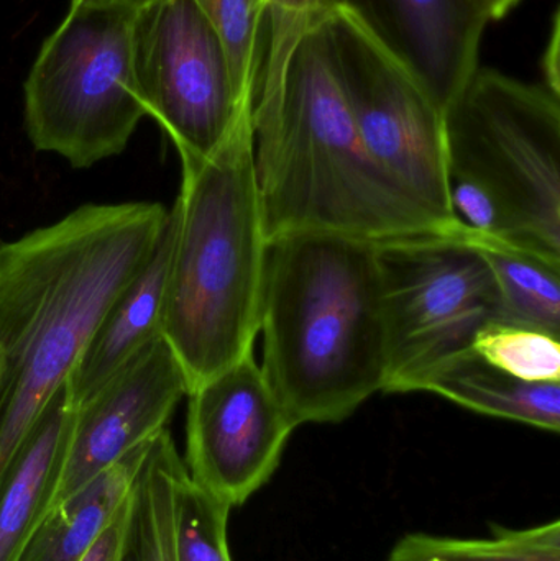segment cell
<instances>
[{"instance_id":"obj_1","label":"cell","mask_w":560,"mask_h":561,"mask_svg":"<svg viewBox=\"0 0 560 561\" xmlns=\"http://www.w3.org/2000/svg\"><path fill=\"white\" fill-rule=\"evenodd\" d=\"M319 9L266 10L268 46L252 112L266 242L295 232L378 243L454 236L372 160L325 53Z\"/></svg>"},{"instance_id":"obj_2","label":"cell","mask_w":560,"mask_h":561,"mask_svg":"<svg viewBox=\"0 0 560 561\" xmlns=\"http://www.w3.org/2000/svg\"><path fill=\"white\" fill-rule=\"evenodd\" d=\"M168 220L157 203L88 204L0 242V473Z\"/></svg>"},{"instance_id":"obj_3","label":"cell","mask_w":560,"mask_h":561,"mask_svg":"<svg viewBox=\"0 0 560 561\" xmlns=\"http://www.w3.org/2000/svg\"><path fill=\"white\" fill-rule=\"evenodd\" d=\"M260 365L296 427L339 424L387 378L378 242L295 232L268 242Z\"/></svg>"},{"instance_id":"obj_4","label":"cell","mask_w":560,"mask_h":561,"mask_svg":"<svg viewBox=\"0 0 560 561\" xmlns=\"http://www.w3.org/2000/svg\"><path fill=\"white\" fill-rule=\"evenodd\" d=\"M164 293L163 339L187 392L252 355L260 332L266 242L252 117L206 160L181 161Z\"/></svg>"},{"instance_id":"obj_5","label":"cell","mask_w":560,"mask_h":561,"mask_svg":"<svg viewBox=\"0 0 560 561\" xmlns=\"http://www.w3.org/2000/svg\"><path fill=\"white\" fill-rule=\"evenodd\" d=\"M449 181L487 191L515 249L560 263V104L545 84L473 72L444 112Z\"/></svg>"},{"instance_id":"obj_6","label":"cell","mask_w":560,"mask_h":561,"mask_svg":"<svg viewBox=\"0 0 560 561\" xmlns=\"http://www.w3.org/2000/svg\"><path fill=\"white\" fill-rule=\"evenodd\" d=\"M135 15L71 7L43 43L25 81V127L36 150L72 168L125 150L147 115L134 69Z\"/></svg>"},{"instance_id":"obj_7","label":"cell","mask_w":560,"mask_h":561,"mask_svg":"<svg viewBox=\"0 0 560 561\" xmlns=\"http://www.w3.org/2000/svg\"><path fill=\"white\" fill-rule=\"evenodd\" d=\"M325 53L355 127L377 167L454 236L444 112L357 19L321 5Z\"/></svg>"},{"instance_id":"obj_8","label":"cell","mask_w":560,"mask_h":561,"mask_svg":"<svg viewBox=\"0 0 560 561\" xmlns=\"http://www.w3.org/2000/svg\"><path fill=\"white\" fill-rule=\"evenodd\" d=\"M387 323L384 392H413L437 363L466 352L499 322L495 276L479 250L447 236L378 243Z\"/></svg>"},{"instance_id":"obj_9","label":"cell","mask_w":560,"mask_h":561,"mask_svg":"<svg viewBox=\"0 0 560 561\" xmlns=\"http://www.w3.org/2000/svg\"><path fill=\"white\" fill-rule=\"evenodd\" d=\"M141 102L181 161L213 157L253 107L237 94L226 53L194 0H163L134 22Z\"/></svg>"},{"instance_id":"obj_10","label":"cell","mask_w":560,"mask_h":561,"mask_svg":"<svg viewBox=\"0 0 560 561\" xmlns=\"http://www.w3.org/2000/svg\"><path fill=\"white\" fill-rule=\"evenodd\" d=\"M191 480L230 507L268 483L296 427L252 355L187 392Z\"/></svg>"},{"instance_id":"obj_11","label":"cell","mask_w":560,"mask_h":561,"mask_svg":"<svg viewBox=\"0 0 560 561\" xmlns=\"http://www.w3.org/2000/svg\"><path fill=\"white\" fill-rule=\"evenodd\" d=\"M184 396L187 382L183 368L163 336L125 363L76 409L71 442L52 510L167 428Z\"/></svg>"},{"instance_id":"obj_12","label":"cell","mask_w":560,"mask_h":561,"mask_svg":"<svg viewBox=\"0 0 560 561\" xmlns=\"http://www.w3.org/2000/svg\"><path fill=\"white\" fill-rule=\"evenodd\" d=\"M351 13L446 112L480 68L490 22L479 0H321Z\"/></svg>"},{"instance_id":"obj_13","label":"cell","mask_w":560,"mask_h":561,"mask_svg":"<svg viewBox=\"0 0 560 561\" xmlns=\"http://www.w3.org/2000/svg\"><path fill=\"white\" fill-rule=\"evenodd\" d=\"M75 419L68 386H61L0 473V561L19 560L52 511Z\"/></svg>"},{"instance_id":"obj_14","label":"cell","mask_w":560,"mask_h":561,"mask_svg":"<svg viewBox=\"0 0 560 561\" xmlns=\"http://www.w3.org/2000/svg\"><path fill=\"white\" fill-rule=\"evenodd\" d=\"M171 243L173 219L170 213L167 229L150 262L108 307L66 381L75 409L92 398L125 363L163 336Z\"/></svg>"},{"instance_id":"obj_15","label":"cell","mask_w":560,"mask_h":561,"mask_svg":"<svg viewBox=\"0 0 560 561\" xmlns=\"http://www.w3.org/2000/svg\"><path fill=\"white\" fill-rule=\"evenodd\" d=\"M420 391L443 396L479 414L548 432L560 428V382L523 381L490 365L472 348L424 373L413 388Z\"/></svg>"},{"instance_id":"obj_16","label":"cell","mask_w":560,"mask_h":561,"mask_svg":"<svg viewBox=\"0 0 560 561\" xmlns=\"http://www.w3.org/2000/svg\"><path fill=\"white\" fill-rule=\"evenodd\" d=\"M141 444L65 503L53 507L16 561H79L127 496L144 460Z\"/></svg>"},{"instance_id":"obj_17","label":"cell","mask_w":560,"mask_h":561,"mask_svg":"<svg viewBox=\"0 0 560 561\" xmlns=\"http://www.w3.org/2000/svg\"><path fill=\"white\" fill-rule=\"evenodd\" d=\"M168 428L158 432L128 490V517L118 561L174 560V488L186 471Z\"/></svg>"},{"instance_id":"obj_18","label":"cell","mask_w":560,"mask_h":561,"mask_svg":"<svg viewBox=\"0 0 560 561\" xmlns=\"http://www.w3.org/2000/svg\"><path fill=\"white\" fill-rule=\"evenodd\" d=\"M456 239L476 247L492 270L502 300L499 322L560 335V263L479 236L464 224Z\"/></svg>"},{"instance_id":"obj_19","label":"cell","mask_w":560,"mask_h":561,"mask_svg":"<svg viewBox=\"0 0 560 561\" xmlns=\"http://www.w3.org/2000/svg\"><path fill=\"white\" fill-rule=\"evenodd\" d=\"M490 539L410 534L391 550L388 561H560V523L525 530L492 527Z\"/></svg>"},{"instance_id":"obj_20","label":"cell","mask_w":560,"mask_h":561,"mask_svg":"<svg viewBox=\"0 0 560 561\" xmlns=\"http://www.w3.org/2000/svg\"><path fill=\"white\" fill-rule=\"evenodd\" d=\"M213 26L226 53L240 101L253 107L259 88L262 53L260 30L266 16L265 0H194Z\"/></svg>"},{"instance_id":"obj_21","label":"cell","mask_w":560,"mask_h":561,"mask_svg":"<svg viewBox=\"0 0 560 561\" xmlns=\"http://www.w3.org/2000/svg\"><path fill=\"white\" fill-rule=\"evenodd\" d=\"M470 348L487 363L523 381L560 382V335L519 323L490 322Z\"/></svg>"},{"instance_id":"obj_22","label":"cell","mask_w":560,"mask_h":561,"mask_svg":"<svg viewBox=\"0 0 560 561\" xmlns=\"http://www.w3.org/2000/svg\"><path fill=\"white\" fill-rule=\"evenodd\" d=\"M230 511L184 471L174 488V560L232 561L227 543Z\"/></svg>"},{"instance_id":"obj_23","label":"cell","mask_w":560,"mask_h":561,"mask_svg":"<svg viewBox=\"0 0 560 561\" xmlns=\"http://www.w3.org/2000/svg\"><path fill=\"white\" fill-rule=\"evenodd\" d=\"M128 517V493L79 561H118Z\"/></svg>"},{"instance_id":"obj_24","label":"cell","mask_w":560,"mask_h":561,"mask_svg":"<svg viewBox=\"0 0 560 561\" xmlns=\"http://www.w3.org/2000/svg\"><path fill=\"white\" fill-rule=\"evenodd\" d=\"M545 85L559 95V23L556 16L555 30H552L551 43L546 49L545 62Z\"/></svg>"},{"instance_id":"obj_25","label":"cell","mask_w":560,"mask_h":561,"mask_svg":"<svg viewBox=\"0 0 560 561\" xmlns=\"http://www.w3.org/2000/svg\"><path fill=\"white\" fill-rule=\"evenodd\" d=\"M163 0H72L71 7H91V9H125L140 12Z\"/></svg>"},{"instance_id":"obj_26","label":"cell","mask_w":560,"mask_h":561,"mask_svg":"<svg viewBox=\"0 0 560 561\" xmlns=\"http://www.w3.org/2000/svg\"><path fill=\"white\" fill-rule=\"evenodd\" d=\"M522 0H479L490 20H500L508 15Z\"/></svg>"},{"instance_id":"obj_27","label":"cell","mask_w":560,"mask_h":561,"mask_svg":"<svg viewBox=\"0 0 560 561\" xmlns=\"http://www.w3.org/2000/svg\"><path fill=\"white\" fill-rule=\"evenodd\" d=\"M0 379H2V359H0Z\"/></svg>"}]
</instances>
